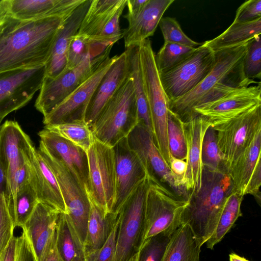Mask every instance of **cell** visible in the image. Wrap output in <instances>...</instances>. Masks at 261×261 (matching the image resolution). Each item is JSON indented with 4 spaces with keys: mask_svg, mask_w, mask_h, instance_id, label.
Listing matches in <instances>:
<instances>
[{
    "mask_svg": "<svg viewBox=\"0 0 261 261\" xmlns=\"http://www.w3.org/2000/svg\"><path fill=\"white\" fill-rule=\"evenodd\" d=\"M38 202L36 193L30 182L17 188L11 211L15 227H22Z\"/></svg>",
    "mask_w": 261,
    "mask_h": 261,
    "instance_id": "obj_36",
    "label": "cell"
},
{
    "mask_svg": "<svg viewBox=\"0 0 261 261\" xmlns=\"http://www.w3.org/2000/svg\"><path fill=\"white\" fill-rule=\"evenodd\" d=\"M65 19L22 20L7 13L0 23V72L45 65Z\"/></svg>",
    "mask_w": 261,
    "mask_h": 261,
    "instance_id": "obj_1",
    "label": "cell"
},
{
    "mask_svg": "<svg viewBox=\"0 0 261 261\" xmlns=\"http://www.w3.org/2000/svg\"><path fill=\"white\" fill-rule=\"evenodd\" d=\"M91 1L84 0L64 20L59 29L45 64V77L55 78L64 70L70 41L77 33Z\"/></svg>",
    "mask_w": 261,
    "mask_h": 261,
    "instance_id": "obj_21",
    "label": "cell"
},
{
    "mask_svg": "<svg viewBox=\"0 0 261 261\" xmlns=\"http://www.w3.org/2000/svg\"><path fill=\"white\" fill-rule=\"evenodd\" d=\"M167 138L171 156L186 161L187 145L184 122L169 109L167 112Z\"/></svg>",
    "mask_w": 261,
    "mask_h": 261,
    "instance_id": "obj_38",
    "label": "cell"
},
{
    "mask_svg": "<svg viewBox=\"0 0 261 261\" xmlns=\"http://www.w3.org/2000/svg\"><path fill=\"white\" fill-rule=\"evenodd\" d=\"M112 46H109L98 56L89 54L77 66L63 72L55 78L45 76L35 101L36 109L43 116L49 113L110 58Z\"/></svg>",
    "mask_w": 261,
    "mask_h": 261,
    "instance_id": "obj_8",
    "label": "cell"
},
{
    "mask_svg": "<svg viewBox=\"0 0 261 261\" xmlns=\"http://www.w3.org/2000/svg\"><path fill=\"white\" fill-rule=\"evenodd\" d=\"M243 196L233 192L226 199L221 210L216 229L205 242L206 247L213 249L220 242L238 218L242 216L241 206Z\"/></svg>",
    "mask_w": 261,
    "mask_h": 261,
    "instance_id": "obj_34",
    "label": "cell"
},
{
    "mask_svg": "<svg viewBox=\"0 0 261 261\" xmlns=\"http://www.w3.org/2000/svg\"><path fill=\"white\" fill-rule=\"evenodd\" d=\"M149 38L139 44V58L144 86L149 108L154 143L168 166L171 155L167 138L168 102L162 88Z\"/></svg>",
    "mask_w": 261,
    "mask_h": 261,
    "instance_id": "obj_5",
    "label": "cell"
},
{
    "mask_svg": "<svg viewBox=\"0 0 261 261\" xmlns=\"http://www.w3.org/2000/svg\"><path fill=\"white\" fill-rule=\"evenodd\" d=\"M126 139L130 149L142 162L150 179L166 184L174 194L187 200L189 193L163 158L154 143L151 131L138 123Z\"/></svg>",
    "mask_w": 261,
    "mask_h": 261,
    "instance_id": "obj_13",
    "label": "cell"
},
{
    "mask_svg": "<svg viewBox=\"0 0 261 261\" xmlns=\"http://www.w3.org/2000/svg\"><path fill=\"white\" fill-rule=\"evenodd\" d=\"M174 0H148L141 11L127 19L128 28L123 30L125 48L138 45L152 36L165 12Z\"/></svg>",
    "mask_w": 261,
    "mask_h": 261,
    "instance_id": "obj_26",
    "label": "cell"
},
{
    "mask_svg": "<svg viewBox=\"0 0 261 261\" xmlns=\"http://www.w3.org/2000/svg\"><path fill=\"white\" fill-rule=\"evenodd\" d=\"M38 149L58 181L66 206V214L84 244L91 206L88 195L61 161L46 151Z\"/></svg>",
    "mask_w": 261,
    "mask_h": 261,
    "instance_id": "obj_14",
    "label": "cell"
},
{
    "mask_svg": "<svg viewBox=\"0 0 261 261\" xmlns=\"http://www.w3.org/2000/svg\"><path fill=\"white\" fill-rule=\"evenodd\" d=\"M60 213H62L39 201L22 226V231L29 243L35 261H40L56 231Z\"/></svg>",
    "mask_w": 261,
    "mask_h": 261,
    "instance_id": "obj_23",
    "label": "cell"
},
{
    "mask_svg": "<svg viewBox=\"0 0 261 261\" xmlns=\"http://www.w3.org/2000/svg\"><path fill=\"white\" fill-rule=\"evenodd\" d=\"M15 228L4 192L0 193V254L13 236Z\"/></svg>",
    "mask_w": 261,
    "mask_h": 261,
    "instance_id": "obj_44",
    "label": "cell"
},
{
    "mask_svg": "<svg viewBox=\"0 0 261 261\" xmlns=\"http://www.w3.org/2000/svg\"><path fill=\"white\" fill-rule=\"evenodd\" d=\"M119 223L118 215L117 221L107 241L100 248L86 256L87 261H114Z\"/></svg>",
    "mask_w": 261,
    "mask_h": 261,
    "instance_id": "obj_45",
    "label": "cell"
},
{
    "mask_svg": "<svg viewBox=\"0 0 261 261\" xmlns=\"http://www.w3.org/2000/svg\"><path fill=\"white\" fill-rule=\"evenodd\" d=\"M129 74L124 51L111 66L96 87L86 110L85 122L90 127Z\"/></svg>",
    "mask_w": 261,
    "mask_h": 261,
    "instance_id": "obj_25",
    "label": "cell"
},
{
    "mask_svg": "<svg viewBox=\"0 0 261 261\" xmlns=\"http://www.w3.org/2000/svg\"><path fill=\"white\" fill-rule=\"evenodd\" d=\"M261 130L254 137L247 149L232 163L228 174L233 191L244 196L254 173L261 168Z\"/></svg>",
    "mask_w": 261,
    "mask_h": 261,
    "instance_id": "obj_27",
    "label": "cell"
},
{
    "mask_svg": "<svg viewBox=\"0 0 261 261\" xmlns=\"http://www.w3.org/2000/svg\"><path fill=\"white\" fill-rule=\"evenodd\" d=\"M261 34V17L249 22H233L224 32L204 43L213 51L240 45Z\"/></svg>",
    "mask_w": 261,
    "mask_h": 261,
    "instance_id": "obj_33",
    "label": "cell"
},
{
    "mask_svg": "<svg viewBox=\"0 0 261 261\" xmlns=\"http://www.w3.org/2000/svg\"><path fill=\"white\" fill-rule=\"evenodd\" d=\"M90 204L87 234L84 243L86 257L100 248L105 243L115 225L119 215L118 212H104L91 200Z\"/></svg>",
    "mask_w": 261,
    "mask_h": 261,
    "instance_id": "obj_29",
    "label": "cell"
},
{
    "mask_svg": "<svg viewBox=\"0 0 261 261\" xmlns=\"http://www.w3.org/2000/svg\"><path fill=\"white\" fill-rule=\"evenodd\" d=\"M138 255H139V252L138 253H137L135 255H134L133 257H132L127 261H138Z\"/></svg>",
    "mask_w": 261,
    "mask_h": 261,
    "instance_id": "obj_54",
    "label": "cell"
},
{
    "mask_svg": "<svg viewBox=\"0 0 261 261\" xmlns=\"http://www.w3.org/2000/svg\"><path fill=\"white\" fill-rule=\"evenodd\" d=\"M138 123L136 99L129 73L103 108L91 129L96 139L113 147L126 138Z\"/></svg>",
    "mask_w": 261,
    "mask_h": 261,
    "instance_id": "obj_4",
    "label": "cell"
},
{
    "mask_svg": "<svg viewBox=\"0 0 261 261\" xmlns=\"http://www.w3.org/2000/svg\"><path fill=\"white\" fill-rule=\"evenodd\" d=\"M201 246L190 226L181 224L173 232L163 261H200Z\"/></svg>",
    "mask_w": 261,
    "mask_h": 261,
    "instance_id": "obj_30",
    "label": "cell"
},
{
    "mask_svg": "<svg viewBox=\"0 0 261 261\" xmlns=\"http://www.w3.org/2000/svg\"><path fill=\"white\" fill-rule=\"evenodd\" d=\"M7 14V11L3 1H0V23Z\"/></svg>",
    "mask_w": 261,
    "mask_h": 261,
    "instance_id": "obj_53",
    "label": "cell"
},
{
    "mask_svg": "<svg viewBox=\"0 0 261 261\" xmlns=\"http://www.w3.org/2000/svg\"><path fill=\"white\" fill-rule=\"evenodd\" d=\"M215 63V51L203 42L181 62L159 73L168 102L194 89L211 72Z\"/></svg>",
    "mask_w": 261,
    "mask_h": 261,
    "instance_id": "obj_10",
    "label": "cell"
},
{
    "mask_svg": "<svg viewBox=\"0 0 261 261\" xmlns=\"http://www.w3.org/2000/svg\"><path fill=\"white\" fill-rule=\"evenodd\" d=\"M6 188V178L5 168L0 151V193L5 192Z\"/></svg>",
    "mask_w": 261,
    "mask_h": 261,
    "instance_id": "obj_51",
    "label": "cell"
},
{
    "mask_svg": "<svg viewBox=\"0 0 261 261\" xmlns=\"http://www.w3.org/2000/svg\"><path fill=\"white\" fill-rule=\"evenodd\" d=\"M169 167L173 175L180 180L181 184V179L187 169L186 161L171 156Z\"/></svg>",
    "mask_w": 261,
    "mask_h": 261,
    "instance_id": "obj_49",
    "label": "cell"
},
{
    "mask_svg": "<svg viewBox=\"0 0 261 261\" xmlns=\"http://www.w3.org/2000/svg\"><path fill=\"white\" fill-rule=\"evenodd\" d=\"M33 143L17 122L0 126V151L6 178V199L11 211L17 188L29 182V153Z\"/></svg>",
    "mask_w": 261,
    "mask_h": 261,
    "instance_id": "obj_6",
    "label": "cell"
},
{
    "mask_svg": "<svg viewBox=\"0 0 261 261\" xmlns=\"http://www.w3.org/2000/svg\"><path fill=\"white\" fill-rule=\"evenodd\" d=\"M260 86L259 83L257 85L239 88L198 106L193 109L192 118L198 115L212 124L234 117L261 104Z\"/></svg>",
    "mask_w": 261,
    "mask_h": 261,
    "instance_id": "obj_17",
    "label": "cell"
},
{
    "mask_svg": "<svg viewBox=\"0 0 261 261\" xmlns=\"http://www.w3.org/2000/svg\"><path fill=\"white\" fill-rule=\"evenodd\" d=\"M229 256L230 261H250L234 253H230Z\"/></svg>",
    "mask_w": 261,
    "mask_h": 261,
    "instance_id": "obj_52",
    "label": "cell"
},
{
    "mask_svg": "<svg viewBox=\"0 0 261 261\" xmlns=\"http://www.w3.org/2000/svg\"><path fill=\"white\" fill-rule=\"evenodd\" d=\"M84 0H3L8 14L22 20L66 18Z\"/></svg>",
    "mask_w": 261,
    "mask_h": 261,
    "instance_id": "obj_24",
    "label": "cell"
},
{
    "mask_svg": "<svg viewBox=\"0 0 261 261\" xmlns=\"http://www.w3.org/2000/svg\"><path fill=\"white\" fill-rule=\"evenodd\" d=\"M261 17V0H249L243 3L236 11L233 22H246Z\"/></svg>",
    "mask_w": 261,
    "mask_h": 261,
    "instance_id": "obj_46",
    "label": "cell"
},
{
    "mask_svg": "<svg viewBox=\"0 0 261 261\" xmlns=\"http://www.w3.org/2000/svg\"><path fill=\"white\" fill-rule=\"evenodd\" d=\"M247 43L215 51V63L211 72L190 92L168 102V109L186 122L192 118L195 107L236 89L257 84L244 74Z\"/></svg>",
    "mask_w": 261,
    "mask_h": 261,
    "instance_id": "obj_2",
    "label": "cell"
},
{
    "mask_svg": "<svg viewBox=\"0 0 261 261\" xmlns=\"http://www.w3.org/2000/svg\"><path fill=\"white\" fill-rule=\"evenodd\" d=\"M187 202L159 181L150 180L145 199V240L180 226L181 214Z\"/></svg>",
    "mask_w": 261,
    "mask_h": 261,
    "instance_id": "obj_12",
    "label": "cell"
},
{
    "mask_svg": "<svg viewBox=\"0 0 261 261\" xmlns=\"http://www.w3.org/2000/svg\"><path fill=\"white\" fill-rule=\"evenodd\" d=\"M147 1L148 0H126V6L128 11L124 17L127 20L136 15Z\"/></svg>",
    "mask_w": 261,
    "mask_h": 261,
    "instance_id": "obj_50",
    "label": "cell"
},
{
    "mask_svg": "<svg viewBox=\"0 0 261 261\" xmlns=\"http://www.w3.org/2000/svg\"><path fill=\"white\" fill-rule=\"evenodd\" d=\"M87 154L89 198L104 212H113L115 197L113 148L95 138Z\"/></svg>",
    "mask_w": 261,
    "mask_h": 261,
    "instance_id": "obj_11",
    "label": "cell"
},
{
    "mask_svg": "<svg viewBox=\"0 0 261 261\" xmlns=\"http://www.w3.org/2000/svg\"><path fill=\"white\" fill-rule=\"evenodd\" d=\"M115 170V197L113 213L121 205L147 176L142 162L129 148L126 138L113 147Z\"/></svg>",
    "mask_w": 261,
    "mask_h": 261,
    "instance_id": "obj_18",
    "label": "cell"
},
{
    "mask_svg": "<svg viewBox=\"0 0 261 261\" xmlns=\"http://www.w3.org/2000/svg\"><path fill=\"white\" fill-rule=\"evenodd\" d=\"M56 247L63 261H87L84 244L66 213H60L58 218Z\"/></svg>",
    "mask_w": 261,
    "mask_h": 261,
    "instance_id": "obj_31",
    "label": "cell"
},
{
    "mask_svg": "<svg viewBox=\"0 0 261 261\" xmlns=\"http://www.w3.org/2000/svg\"><path fill=\"white\" fill-rule=\"evenodd\" d=\"M39 149L61 161L86 190H88L87 154L83 149L45 128L38 133Z\"/></svg>",
    "mask_w": 261,
    "mask_h": 261,
    "instance_id": "obj_19",
    "label": "cell"
},
{
    "mask_svg": "<svg viewBox=\"0 0 261 261\" xmlns=\"http://www.w3.org/2000/svg\"><path fill=\"white\" fill-rule=\"evenodd\" d=\"M126 0H92L77 33L95 40Z\"/></svg>",
    "mask_w": 261,
    "mask_h": 261,
    "instance_id": "obj_28",
    "label": "cell"
},
{
    "mask_svg": "<svg viewBox=\"0 0 261 261\" xmlns=\"http://www.w3.org/2000/svg\"><path fill=\"white\" fill-rule=\"evenodd\" d=\"M175 229H168L145 239L139 250L138 261H163Z\"/></svg>",
    "mask_w": 261,
    "mask_h": 261,
    "instance_id": "obj_40",
    "label": "cell"
},
{
    "mask_svg": "<svg viewBox=\"0 0 261 261\" xmlns=\"http://www.w3.org/2000/svg\"><path fill=\"white\" fill-rule=\"evenodd\" d=\"M40 261H63L56 247V229L49 241Z\"/></svg>",
    "mask_w": 261,
    "mask_h": 261,
    "instance_id": "obj_47",
    "label": "cell"
},
{
    "mask_svg": "<svg viewBox=\"0 0 261 261\" xmlns=\"http://www.w3.org/2000/svg\"><path fill=\"white\" fill-rule=\"evenodd\" d=\"M118 55L110 58L62 102L43 116L45 126L65 123L85 121L87 108L103 75L115 61Z\"/></svg>",
    "mask_w": 261,
    "mask_h": 261,
    "instance_id": "obj_16",
    "label": "cell"
},
{
    "mask_svg": "<svg viewBox=\"0 0 261 261\" xmlns=\"http://www.w3.org/2000/svg\"><path fill=\"white\" fill-rule=\"evenodd\" d=\"M211 125L216 131L218 146L228 172L232 163L261 130V104L230 119L214 122Z\"/></svg>",
    "mask_w": 261,
    "mask_h": 261,
    "instance_id": "obj_9",
    "label": "cell"
},
{
    "mask_svg": "<svg viewBox=\"0 0 261 261\" xmlns=\"http://www.w3.org/2000/svg\"><path fill=\"white\" fill-rule=\"evenodd\" d=\"M233 187L226 172L203 166L201 182L189 192L180 223L190 226L202 246L214 232L220 214Z\"/></svg>",
    "mask_w": 261,
    "mask_h": 261,
    "instance_id": "obj_3",
    "label": "cell"
},
{
    "mask_svg": "<svg viewBox=\"0 0 261 261\" xmlns=\"http://www.w3.org/2000/svg\"><path fill=\"white\" fill-rule=\"evenodd\" d=\"M159 25L164 42L176 43L193 48H197L202 43L195 42L188 37L182 31L175 18L162 17Z\"/></svg>",
    "mask_w": 261,
    "mask_h": 261,
    "instance_id": "obj_43",
    "label": "cell"
},
{
    "mask_svg": "<svg viewBox=\"0 0 261 261\" xmlns=\"http://www.w3.org/2000/svg\"><path fill=\"white\" fill-rule=\"evenodd\" d=\"M187 145V169L181 184L186 191L196 190L200 186L203 165L201 146L205 131L211 125L206 118L197 115L184 122Z\"/></svg>",
    "mask_w": 261,
    "mask_h": 261,
    "instance_id": "obj_22",
    "label": "cell"
},
{
    "mask_svg": "<svg viewBox=\"0 0 261 261\" xmlns=\"http://www.w3.org/2000/svg\"><path fill=\"white\" fill-rule=\"evenodd\" d=\"M243 70L246 77L254 80L261 77V38L256 36L247 43Z\"/></svg>",
    "mask_w": 261,
    "mask_h": 261,
    "instance_id": "obj_42",
    "label": "cell"
},
{
    "mask_svg": "<svg viewBox=\"0 0 261 261\" xmlns=\"http://www.w3.org/2000/svg\"><path fill=\"white\" fill-rule=\"evenodd\" d=\"M201 162L210 169L227 172L217 144L216 133L211 125L204 135L201 146Z\"/></svg>",
    "mask_w": 261,
    "mask_h": 261,
    "instance_id": "obj_41",
    "label": "cell"
},
{
    "mask_svg": "<svg viewBox=\"0 0 261 261\" xmlns=\"http://www.w3.org/2000/svg\"><path fill=\"white\" fill-rule=\"evenodd\" d=\"M196 49L179 44L164 42L158 53L154 54V61L159 73L165 72L185 60Z\"/></svg>",
    "mask_w": 261,
    "mask_h": 261,
    "instance_id": "obj_39",
    "label": "cell"
},
{
    "mask_svg": "<svg viewBox=\"0 0 261 261\" xmlns=\"http://www.w3.org/2000/svg\"><path fill=\"white\" fill-rule=\"evenodd\" d=\"M3 119L0 118V126H1V123L2 122V121L3 120Z\"/></svg>",
    "mask_w": 261,
    "mask_h": 261,
    "instance_id": "obj_55",
    "label": "cell"
},
{
    "mask_svg": "<svg viewBox=\"0 0 261 261\" xmlns=\"http://www.w3.org/2000/svg\"><path fill=\"white\" fill-rule=\"evenodd\" d=\"M29 182L39 202L61 213H66V206L58 181L39 149L33 145L29 151Z\"/></svg>",
    "mask_w": 261,
    "mask_h": 261,
    "instance_id": "obj_20",
    "label": "cell"
},
{
    "mask_svg": "<svg viewBox=\"0 0 261 261\" xmlns=\"http://www.w3.org/2000/svg\"><path fill=\"white\" fill-rule=\"evenodd\" d=\"M17 237L14 235L0 254V261H16Z\"/></svg>",
    "mask_w": 261,
    "mask_h": 261,
    "instance_id": "obj_48",
    "label": "cell"
},
{
    "mask_svg": "<svg viewBox=\"0 0 261 261\" xmlns=\"http://www.w3.org/2000/svg\"><path fill=\"white\" fill-rule=\"evenodd\" d=\"M45 65L0 72V118L26 105L40 90Z\"/></svg>",
    "mask_w": 261,
    "mask_h": 261,
    "instance_id": "obj_15",
    "label": "cell"
},
{
    "mask_svg": "<svg viewBox=\"0 0 261 261\" xmlns=\"http://www.w3.org/2000/svg\"><path fill=\"white\" fill-rule=\"evenodd\" d=\"M44 128L57 134L86 152L95 139L91 127L85 121L65 123Z\"/></svg>",
    "mask_w": 261,
    "mask_h": 261,
    "instance_id": "obj_35",
    "label": "cell"
},
{
    "mask_svg": "<svg viewBox=\"0 0 261 261\" xmlns=\"http://www.w3.org/2000/svg\"><path fill=\"white\" fill-rule=\"evenodd\" d=\"M148 176L136 188L119 210V223L114 261H127L139 251L145 240V199Z\"/></svg>",
    "mask_w": 261,
    "mask_h": 261,
    "instance_id": "obj_7",
    "label": "cell"
},
{
    "mask_svg": "<svg viewBox=\"0 0 261 261\" xmlns=\"http://www.w3.org/2000/svg\"><path fill=\"white\" fill-rule=\"evenodd\" d=\"M125 51L136 99L138 123L143 124L151 131L149 108L140 63L139 45L130 46L126 48Z\"/></svg>",
    "mask_w": 261,
    "mask_h": 261,
    "instance_id": "obj_32",
    "label": "cell"
},
{
    "mask_svg": "<svg viewBox=\"0 0 261 261\" xmlns=\"http://www.w3.org/2000/svg\"><path fill=\"white\" fill-rule=\"evenodd\" d=\"M109 46L93 42L85 36L77 33L70 41L63 72L77 66L89 54L100 55Z\"/></svg>",
    "mask_w": 261,
    "mask_h": 261,
    "instance_id": "obj_37",
    "label": "cell"
}]
</instances>
